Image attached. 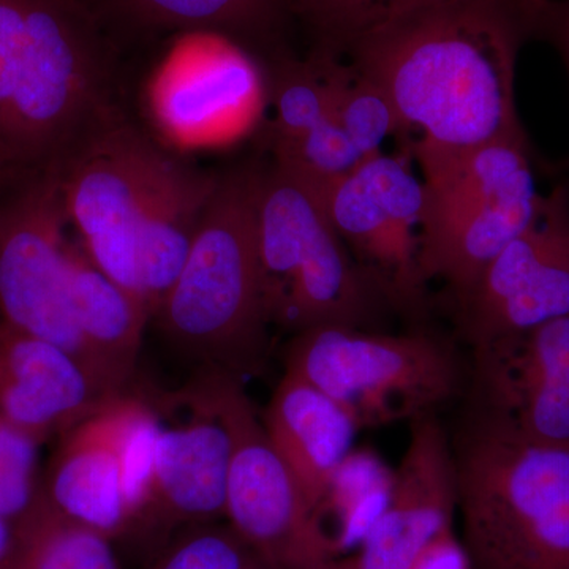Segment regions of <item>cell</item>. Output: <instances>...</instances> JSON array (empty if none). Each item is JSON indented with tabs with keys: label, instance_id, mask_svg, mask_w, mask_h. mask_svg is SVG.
Returning <instances> with one entry per match:
<instances>
[{
	"label": "cell",
	"instance_id": "9",
	"mask_svg": "<svg viewBox=\"0 0 569 569\" xmlns=\"http://www.w3.org/2000/svg\"><path fill=\"white\" fill-rule=\"evenodd\" d=\"M160 419L137 397H112L63 433L41 481L44 500L116 538L142 526Z\"/></svg>",
	"mask_w": 569,
	"mask_h": 569
},
{
	"label": "cell",
	"instance_id": "5",
	"mask_svg": "<svg viewBox=\"0 0 569 569\" xmlns=\"http://www.w3.org/2000/svg\"><path fill=\"white\" fill-rule=\"evenodd\" d=\"M261 167L219 174L173 287L157 307L170 346L204 373L241 378L264 369L269 353L257 200Z\"/></svg>",
	"mask_w": 569,
	"mask_h": 569
},
{
	"label": "cell",
	"instance_id": "21",
	"mask_svg": "<svg viewBox=\"0 0 569 569\" xmlns=\"http://www.w3.org/2000/svg\"><path fill=\"white\" fill-rule=\"evenodd\" d=\"M104 20L118 18L133 28L217 33L266 63L287 52L276 47L290 0H97Z\"/></svg>",
	"mask_w": 569,
	"mask_h": 569
},
{
	"label": "cell",
	"instance_id": "28",
	"mask_svg": "<svg viewBox=\"0 0 569 569\" xmlns=\"http://www.w3.org/2000/svg\"><path fill=\"white\" fill-rule=\"evenodd\" d=\"M40 441L0 415V516L21 522L41 498Z\"/></svg>",
	"mask_w": 569,
	"mask_h": 569
},
{
	"label": "cell",
	"instance_id": "31",
	"mask_svg": "<svg viewBox=\"0 0 569 569\" xmlns=\"http://www.w3.org/2000/svg\"><path fill=\"white\" fill-rule=\"evenodd\" d=\"M545 41L559 51L569 74V0H553Z\"/></svg>",
	"mask_w": 569,
	"mask_h": 569
},
{
	"label": "cell",
	"instance_id": "3",
	"mask_svg": "<svg viewBox=\"0 0 569 569\" xmlns=\"http://www.w3.org/2000/svg\"><path fill=\"white\" fill-rule=\"evenodd\" d=\"M217 179L132 119L97 142L61 182L67 219L89 260L152 318L181 274Z\"/></svg>",
	"mask_w": 569,
	"mask_h": 569
},
{
	"label": "cell",
	"instance_id": "17",
	"mask_svg": "<svg viewBox=\"0 0 569 569\" xmlns=\"http://www.w3.org/2000/svg\"><path fill=\"white\" fill-rule=\"evenodd\" d=\"M468 392L530 436L569 443V313L473 351Z\"/></svg>",
	"mask_w": 569,
	"mask_h": 569
},
{
	"label": "cell",
	"instance_id": "30",
	"mask_svg": "<svg viewBox=\"0 0 569 569\" xmlns=\"http://www.w3.org/2000/svg\"><path fill=\"white\" fill-rule=\"evenodd\" d=\"M410 569H473L462 539L449 529L433 539Z\"/></svg>",
	"mask_w": 569,
	"mask_h": 569
},
{
	"label": "cell",
	"instance_id": "8",
	"mask_svg": "<svg viewBox=\"0 0 569 569\" xmlns=\"http://www.w3.org/2000/svg\"><path fill=\"white\" fill-rule=\"evenodd\" d=\"M284 372L331 397L359 429L440 413L470 388V365L455 343L430 332L406 335L323 326L291 336Z\"/></svg>",
	"mask_w": 569,
	"mask_h": 569
},
{
	"label": "cell",
	"instance_id": "33",
	"mask_svg": "<svg viewBox=\"0 0 569 569\" xmlns=\"http://www.w3.org/2000/svg\"><path fill=\"white\" fill-rule=\"evenodd\" d=\"M312 569H353V567H351L350 557L347 556L340 557V559L328 561V563L320 565V567Z\"/></svg>",
	"mask_w": 569,
	"mask_h": 569
},
{
	"label": "cell",
	"instance_id": "23",
	"mask_svg": "<svg viewBox=\"0 0 569 569\" xmlns=\"http://www.w3.org/2000/svg\"><path fill=\"white\" fill-rule=\"evenodd\" d=\"M14 569H122L110 537L44 500L14 526Z\"/></svg>",
	"mask_w": 569,
	"mask_h": 569
},
{
	"label": "cell",
	"instance_id": "12",
	"mask_svg": "<svg viewBox=\"0 0 569 569\" xmlns=\"http://www.w3.org/2000/svg\"><path fill=\"white\" fill-rule=\"evenodd\" d=\"M66 227L61 179L0 192V321L66 348L92 372L71 312Z\"/></svg>",
	"mask_w": 569,
	"mask_h": 569
},
{
	"label": "cell",
	"instance_id": "2",
	"mask_svg": "<svg viewBox=\"0 0 569 569\" xmlns=\"http://www.w3.org/2000/svg\"><path fill=\"white\" fill-rule=\"evenodd\" d=\"M97 0H0V192L62 179L132 121Z\"/></svg>",
	"mask_w": 569,
	"mask_h": 569
},
{
	"label": "cell",
	"instance_id": "11",
	"mask_svg": "<svg viewBox=\"0 0 569 569\" xmlns=\"http://www.w3.org/2000/svg\"><path fill=\"white\" fill-rule=\"evenodd\" d=\"M413 162L403 149L380 152L321 192L329 220L356 263L392 312L419 325L430 301L419 257L425 183Z\"/></svg>",
	"mask_w": 569,
	"mask_h": 569
},
{
	"label": "cell",
	"instance_id": "7",
	"mask_svg": "<svg viewBox=\"0 0 569 569\" xmlns=\"http://www.w3.org/2000/svg\"><path fill=\"white\" fill-rule=\"evenodd\" d=\"M425 183L419 257L427 282L447 284L455 306L486 268L541 217L527 133L417 162Z\"/></svg>",
	"mask_w": 569,
	"mask_h": 569
},
{
	"label": "cell",
	"instance_id": "13",
	"mask_svg": "<svg viewBox=\"0 0 569 569\" xmlns=\"http://www.w3.org/2000/svg\"><path fill=\"white\" fill-rule=\"evenodd\" d=\"M455 307L471 353L568 316L569 183L546 197L537 222L498 254Z\"/></svg>",
	"mask_w": 569,
	"mask_h": 569
},
{
	"label": "cell",
	"instance_id": "16",
	"mask_svg": "<svg viewBox=\"0 0 569 569\" xmlns=\"http://www.w3.org/2000/svg\"><path fill=\"white\" fill-rule=\"evenodd\" d=\"M189 392V421L160 422L142 526H198L224 518L233 436L212 373H204Z\"/></svg>",
	"mask_w": 569,
	"mask_h": 569
},
{
	"label": "cell",
	"instance_id": "22",
	"mask_svg": "<svg viewBox=\"0 0 569 569\" xmlns=\"http://www.w3.org/2000/svg\"><path fill=\"white\" fill-rule=\"evenodd\" d=\"M395 470L376 452L355 448L332 478L317 511L337 559L358 550L391 493Z\"/></svg>",
	"mask_w": 569,
	"mask_h": 569
},
{
	"label": "cell",
	"instance_id": "20",
	"mask_svg": "<svg viewBox=\"0 0 569 569\" xmlns=\"http://www.w3.org/2000/svg\"><path fill=\"white\" fill-rule=\"evenodd\" d=\"M70 305L89 366L112 395H126L151 313L89 260L80 242L69 246Z\"/></svg>",
	"mask_w": 569,
	"mask_h": 569
},
{
	"label": "cell",
	"instance_id": "25",
	"mask_svg": "<svg viewBox=\"0 0 569 569\" xmlns=\"http://www.w3.org/2000/svg\"><path fill=\"white\" fill-rule=\"evenodd\" d=\"M317 61L323 69L337 123L365 159L383 152V142L399 133V121L387 93L346 59Z\"/></svg>",
	"mask_w": 569,
	"mask_h": 569
},
{
	"label": "cell",
	"instance_id": "27",
	"mask_svg": "<svg viewBox=\"0 0 569 569\" xmlns=\"http://www.w3.org/2000/svg\"><path fill=\"white\" fill-rule=\"evenodd\" d=\"M276 162L287 164L321 190L350 174L365 157L335 118L290 141L271 142Z\"/></svg>",
	"mask_w": 569,
	"mask_h": 569
},
{
	"label": "cell",
	"instance_id": "14",
	"mask_svg": "<svg viewBox=\"0 0 569 569\" xmlns=\"http://www.w3.org/2000/svg\"><path fill=\"white\" fill-rule=\"evenodd\" d=\"M151 110L162 132L182 144L242 132L268 100L266 73L252 54L217 33H189L152 82Z\"/></svg>",
	"mask_w": 569,
	"mask_h": 569
},
{
	"label": "cell",
	"instance_id": "18",
	"mask_svg": "<svg viewBox=\"0 0 569 569\" xmlns=\"http://www.w3.org/2000/svg\"><path fill=\"white\" fill-rule=\"evenodd\" d=\"M116 396L66 348L0 321V415L40 443Z\"/></svg>",
	"mask_w": 569,
	"mask_h": 569
},
{
	"label": "cell",
	"instance_id": "10",
	"mask_svg": "<svg viewBox=\"0 0 569 569\" xmlns=\"http://www.w3.org/2000/svg\"><path fill=\"white\" fill-rule=\"evenodd\" d=\"M212 376L233 436L228 526L271 569H312L337 559L301 482L266 436L241 378Z\"/></svg>",
	"mask_w": 569,
	"mask_h": 569
},
{
	"label": "cell",
	"instance_id": "6",
	"mask_svg": "<svg viewBox=\"0 0 569 569\" xmlns=\"http://www.w3.org/2000/svg\"><path fill=\"white\" fill-rule=\"evenodd\" d=\"M257 231L271 328L291 336L323 326L378 331L395 313L337 233L320 187L276 160L261 168Z\"/></svg>",
	"mask_w": 569,
	"mask_h": 569
},
{
	"label": "cell",
	"instance_id": "24",
	"mask_svg": "<svg viewBox=\"0 0 569 569\" xmlns=\"http://www.w3.org/2000/svg\"><path fill=\"white\" fill-rule=\"evenodd\" d=\"M427 0H290L291 18L305 26L309 58L347 59L348 54L389 22Z\"/></svg>",
	"mask_w": 569,
	"mask_h": 569
},
{
	"label": "cell",
	"instance_id": "15",
	"mask_svg": "<svg viewBox=\"0 0 569 569\" xmlns=\"http://www.w3.org/2000/svg\"><path fill=\"white\" fill-rule=\"evenodd\" d=\"M458 512V477L449 430L438 415L410 422L387 507L350 557L353 569H410Z\"/></svg>",
	"mask_w": 569,
	"mask_h": 569
},
{
	"label": "cell",
	"instance_id": "34",
	"mask_svg": "<svg viewBox=\"0 0 569 569\" xmlns=\"http://www.w3.org/2000/svg\"><path fill=\"white\" fill-rule=\"evenodd\" d=\"M254 569H271V568L266 567V565H261V567H258V568H254Z\"/></svg>",
	"mask_w": 569,
	"mask_h": 569
},
{
	"label": "cell",
	"instance_id": "4",
	"mask_svg": "<svg viewBox=\"0 0 569 569\" xmlns=\"http://www.w3.org/2000/svg\"><path fill=\"white\" fill-rule=\"evenodd\" d=\"M468 395L449 432L473 569H569V443L523 432Z\"/></svg>",
	"mask_w": 569,
	"mask_h": 569
},
{
	"label": "cell",
	"instance_id": "26",
	"mask_svg": "<svg viewBox=\"0 0 569 569\" xmlns=\"http://www.w3.org/2000/svg\"><path fill=\"white\" fill-rule=\"evenodd\" d=\"M268 100L276 118L269 141H290L335 118L323 69L317 59L280 56L266 63Z\"/></svg>",
	"mask_w": 569,
	"mask_h": 569
},
{
	"label": "cell",
	"instance_id": "29",
	"mask_svg": "<svg viewBox=\"0 0 569 569\" xmlns=\"http://www.w3.org/2000/svg\"><path fill=\"white\" fill-rule=\"evenodd\" d=\"M261 565L230 526L209 522L176 538L149 569H254Z\"/></svg>",
	"mask_w": 569,
	"mask_h": 569
},
{
	"label": "cell",
	"instance_id": "19",
	"mask_svg": "<svg viewBox=\"0 0 569 569\" xmlns=\"http://www.w3.org/2000/svg\"><path fill=\"white\" fill-rule=\"evenodd\" d=\"M260 418L266 436L318 511L361 429L331 397L287 372Z\"/></svg>",
	"mask_w": 569,
	"mask_h": 569
},
{
	"label": "cell",
	"instance_id": "1",
	"mask_svg": "<svg viewBox=\"0 0 569 569\" xmlns=\"http://www.w3.org/2000/svg\"><path fill=\"white\" fill-rule=\"evenodd\" d=\"M553 0H427L346 61L395 107L415 162L526 133L516 108L522 48L545 40Z\"/></svg>",
	"mask_w": 569,
	"mask_h": 569
},
{
	"label": "cell",
	"instance_id": "32",
	"mask_svg": "<svg viewBox=\"0 0 569 569\" xmlns=\"http://www.w3.org/2000/svg\"><path fill=\"white\" fill-rule=\"evenodd\" d=\"M14 556H17L14 526L0 516V569H14Z\"/></svg>",
	"mask_w": 569,
	"mask_h": 569
}]
</instances>
